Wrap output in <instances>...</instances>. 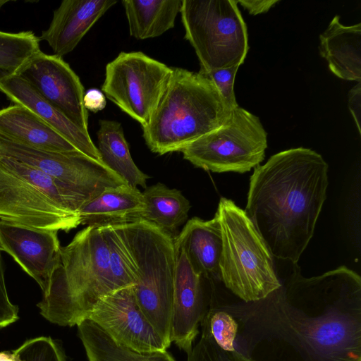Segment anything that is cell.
Returning a JSON list of instances; mask_svg holds the SVG:
<instances>
[{
	"mask_svg": "<svg viewBox=\"0 0 361 361\" xmlns=\"http://www.w3.org/2000/svg\"><path fill=\"white\" fill-rule=\"evenodd\" d=\"M210 304L235 320L241 361H361V278L345 266L311 278L296 270L258 301Z\"/></svg>",
	"mask_w": 361,
	"mask_h": 361,
	"instance_id": "obj_1",
	"label": "cell"
},
{
	"mask_svg": "<svg viewBox=\"0 0 361 361\" xmlns=\"http://www.w3.org/2000/svg\"><path fill=\"white\" fill-rule=\"evenodd\" d=\"M328 164L315 151L286 149L258 165L244 210L272 257L296 264L326 199Z\"/></svg>",
	"mask_w": 361,
	"mask_h": 361,
	"instance_id": "obj_2",
	"label": "cell"
},
{
	"mask_svg": "<svg viewBox=\"0 0 361 361\" xmlns=\"http://www.w3.org/2000/svg\"><path fill=\"white\" fill-rule=\"evenodd\" d=\"M118 251L137 305L169 347L171 343L174 239L142 220L99 228Z\"/></svg>",
	"mask_w": 361,
	"mask_h": 361,
	"instance_id": "obj_3",
	"label": "cell"
},
{
	"mask_svg": "<svg viewBox=\"0 0 361 361\" xmlns=\"http://www.w3.org/2000/svg\"><path fill=\"white\" fill-rule=\"evenodd\" d=\"M119 288L102 232L87 226L61 247L60 262L37 307L49 322L73 326L86 320L102 298Z\"/></svg>",
	"mask_w": 361,
	"mask_h": 361,
	"instance_id": "obj_4",
	"label": "cell"
},
{
	"mask_svg": "<svg viewBox=\"0 0 361 361\" xmlns=\"http://www.w3.org/2000/svg\"><path fill=\"white\" fill-rule=\"evenodd\" d=\"M214 82L204 73L174 67L142 136L151 152H180L189 143L219 128L228 118Z\"/></svg>",
	"mask_w": 361,
	"mask_h": 361,
	"instance_id": "obj_5",
	"label": "cell"
},
{
	"mask_svg": "<svg viewBox=\"0 0 361 361\" xmlns=\"http://www.w3.org/2000/svg\"><path fill=\"white\" fill-rule=\"evenodd\" d=\"M85 203L44 173L0 155V221L68 232L80 224Z\"/></svg>",
	"mask_w": 361,
	"mask_h": 361,
	"instance_id": "obj_6",
	"label": "cell"
},
{
	"mask_svg": "<svg viewBox=\"0 0 361 361\" xmlns=\"http://www.w3.org/2000/svg\"><path fill=\"white\" fill-rule=\"evenodd\" d=\"M215 215L222 235L221 281L241 301L262 300L281 285L273 257L244 210L221 197Z\"/></svg>",
	"mask_w": 361,
	"mask_h": 361,
	"instance_id": "obj_7",
	"label": "cell"
},
{
	"mask_svg": "<svg viewBox=\"0 0 361 361\" xmlns=\"http://www.w3.org/2000/svg\"><path fill=\"white\" fill-rule=\"evenodd\" d=\"M180 13L185 39L195 51L200 72L244 63L248 35L236 0H183Z\"/></svg>",
	"mask_w": 361,
	"mask_h": 361,
	"instance_id": "obj_8",
	"label": "cell"
},
{
	"mask_svg": "<svg viewBox=\"0 0 361 361\" xmlns=\"http://www.w3.org/2000/svg\"><path fill=\"white\" fill-rule=\"evenodd\" d=\"M267 133L258 116L238 106L219 128L180 152L195 166L216 173H245L264 160Z\"/></svg>",
	"mask_w": 361,
	"mask_h": 361,
	"instance_id": "obj_9",
	"label": "cell"
},
{
	"mask_svg": "<svg viewBox=\"0 0 361 361\" xmlns=\"http://www.w3.org/2000/svg\"><path fill=\"white\" fill-rule=\"evenodd\" d=\"M171 72V67L142 51H122L106 64L102 90L142 127L152 115Z\"/></svg>",
	"mask_w": 361,
	"mask_h": 361,
	"instance_id": "obj_10",
	"label": "cell"
},
{
	"mask_svg": "<svg viewBox=\"0 0 361 361\" xmlns=\"http://www.w3.org/2000/svg\"><path fill=\"white\" fill-rule=\"evenodd\" d=\"M0 155L37 169L87 202L104 190L126 184L103 162L82 152H58L19 144L0 136Z\"/></svg>",
	"mask_w": 361,
	"mask_h": 361,
	"instance_id": "obj_11",
	"label": "cell"
},
{
	"mask_svg": "<svg viewBox=\"0 0 361 361\" xmlns=\"http://www.w3.org/2000/svg\"><path fill=\"white\" fill-rule=\"evenodd\" d=\"M176 266L173 278L171 342L187 355L200 333L214 289V281L193 268L183 245L174 240Z\"/></svg>",
	"mask_w": 361,
	"mask_h": 361,
	"instance_id": "obj_12",
	"label": "cell"
},
{
	"mask_svg": "<svg viewBox=\"0 0 361 361\" xmlns=\"http://www.w3.org/2000/svg\"><path fill=\"white\" fill-rule=\"evenodd\" d=\"M87 319L117 343L131 350L144 353L164 351L169 348L139 307L133 286L115 290L102 298Z\"/></svg>",
	"mask_w": 361,
	"mask_h": 361,
	"instance_id": "obj_13",
	"label": "cell"
},
{
	"mask_svg": "<svg viewBox=\"0 0 361 361\" xmlns=\"http://www.w3.org/2000/svg\"><path fill=\"white\" fill-rule=\"evenodd\" d=\"M18 75L69 120L88 132V111L83 105L84 87L62 57L39 51Z\"/></svg>",
	"mask_w": 361,
	"mask_h": 361,
	"instance_id": "obj_14",
	"label": "cell"
},
{
	"mask_svg": "<svg viewBox=\"0 0 361 361\" xmlns=\"http://www.w3.org/2000/svg\"><path fill=\"white\" fill-rule=\"evenodd\" d=\"M0 247L36 281L46 295L60 262L58 231L0 221Z\"/></svg>",
	"mask_w": 361,
	"mask_h": 361,
	"instance_id": "obj_15",
	"label": "cell"
},
{
	"mask_svg": "<svg viewBox=\"0 0 361 361\" xmlns=\"http://www.w3.org/2000/svg\"><path fill=\"white\" fill-rule=\"evenodd\" d=\"M115 0H64L54 11L39 40L46 41L59 57L71 52Z\"/></svg>",
	"mask_w": 361,
	"mask_h": 361,
	"instance_id": "obj_16",
	"label": "cell"
},
{
	"mask_svg": "<svg viewBox=\"0 0 361 361\" xmlns=\"http://www.w3.org/2000/svg\"><path fill=\"white\" fill-rule=\"evenodd\" d=\"M0 91L15 104L24 106L33 112L80 152L102 161L100 154L89 132L69 120L22 78L16 75L0 80Z\"/></svg>",
	"mask_w": 361,
	"mask_h": 361,
	"instance_id": "obj_17",
	"label": "cell"
},
{
	"mask_svg": "<svg viewBox=\"0 0 361 361\" xmlns=\"http://www.w3.org/2000/svg\"><path fill=\"white\" fill-rule=\"evenodd\" d=\"M0 136L37 149L80 152L33 112L18 104L0 109Z\"/></svg>",
	"mask_w": 361,
	"mask_h": 361,
	"instance_id": "obj_18",
	"label": "cell"
},
{
	"mask_svg": "<svg viewBox=\"0 0 361 361\" xmlns=\"http://www.w3.org/2000/svg\"><path fill=\"white\" fill-rule=\"evenodd\" d=\"M319 53L330 71L345 80L361 81V23L344 25L335 16L319 35Z\"/></svg>",
	"mask_w": 361,
	"mask_h": 361,
	"instance_id": "obj_19",
	"label": "cell"
},
{
	"mask_svg": "<svg viewBox=\"0 0 361 361\" xmlns=\"http://www.w3.org/2000/svg\"><path fill=\"white\" fill-rule=\"evenodd\" d=\"M144 209L142 192L127 184L109 188L78 210L80 224L101 228L140 220Z\"/></svg>",
	"mask_w": 361,
	"mask_h": 361,
	"instance_id": "obj_20",
	"label": "cell"
},
{
	"mask_svg": "<svg viewBox=\"0 0 361 361\" xmlns=\"http://www.w3.org/2000/svg\"><path fill=\"white\" fill-rule=\"evenodd\" d=\"M174 240L185 249L194 269L213 281H221L222 235L217 216L208 221L190 219Z\"/></svg>",
	"mask_w": 361,
	"mask_h": 361,
	"instance_id": "obj_21",
	"label": "cell"
},
{
	"mask_svg": "<svg viewBox=\"0 0 361 361\" xmlns=\"http://www.w3.org/2000/svg\"><path fill=\"white\" fill-rule=\"evenodd\" d=\"M97 137V147L102 161L127 185L146 188L149 176L133 161L121 123L113 120H99Z\"/></svg>",
	"mask_w": 361,
	"mask_h": 361,
	"instance_id": "obj_22",
	"label": "cell"
},
{
	"mask_svg": "<svg viewBox=\"0 0 361 361\" xmlns=\"http://www.w3.org/2000/svg\"><path fill=\"white\" fill-rule=\"evenodd\" d=\"M142 195L144 209L140 220L156 226L175 239L177 229L188 218L189 200L180 191L160 183L146 188Z\"/></svg>",
	"mask_w": 361,
	"mask_h": 361,
	"instance_id": "obj_23",
	"label": "cell"
},
{
	"mask_svg": "<svg viewBox=\"0 0 361 361\" xmlns=\"http://www.w3.org/2000/svg\"><path fill=\"white\" fill-rule=\"evenodd\" d=\"M182 1H122L130 36L137 39L154 38L173 28Z\"/></svg>",
	"mask_w": 361,
	"mask_h": 361,
	"instance_id": "obj_24",
	"label": "cell"
},
{
	"mask_svg": "<svg viewBox=\"0 0 361 361\" xmlns=\"http://www.w3.org/2000/svg\"><path fill=\"white\" fill-rule=\"evenodd\" d=\"M77 326L88 361H176L167 350L141 353L119 345L92 321Z\"/></svg>",
	"mask_w": 361,
	"mask_h": 361,
	"instance_id": "obj_25",
	"label": "cell"
},
{
	"mask_svg": "<svg viewBox=\"0 0 361 361\" xmlns=\"http://www.w3.org/2000/svg\"><path fill=\"white\" fill-rule=\"evenodd\" d=\"M39 37L32 31H0V80L16 75L39 51Z\"/></svg>",
	"mask_w": 361,
	"mask_h": 361,
	"instance_id": "obj_26",
	"label": "cell"
},
{
	"mask_svg": "<svg viewBox=\"0 0 361 361\" xmlns=\"http://www.w3.org/2000/svg\"><path fill=\"white\" fill-rule=\"evenodd\" d=\"M201 331L208 334L223 350L234 352L237 334L235 320L226 311L210 304L209 310L200 324Z\"/></svg>",
	"mask_w": 361,
	"mask_h": 361,
	"instance_id": "obj_27",
	"label": "cell"
},
{
	"mask_svg": "<svg viewBox=\"0 0 361 361\" xmlns=\"http://www.w3.org/2000/svg\"><path fill=\"white\" fill-rule=\"evenodd\" d=\"M14 350L20 361H66L61 347L49 337L27 340Z\"/></svg>",
	"mask_w": 361,
	"mask_h": 361,
	"instance_id": "obj_28",
	"label": "cell"
},
{
	"mask_svg": "<svg viewBox=\"0 0 361 361\" xmlns=\"http://www.w3.org/2000/svg\"><path fill=\"white\" fill-rule=\"evenodd\" d=\"M188 361H240L233 353L228 352L216 345L206 333L201 336L192 350L188 354Z\"/></svg>",
	"mask_w": 361,
	"mask_h": 361,
	"instance_id": "obj_29",
	"label": "cell"
},
{
	"mask_svg": "<svg viewBox=\"0 0 361 361\" xmlns=\"http://www.w3.org/2000/svg\"><path fill=\"white\" fill-rule=\"evenodd\" d=\"M238 66L224 68L204 73L216 85L226 107L231 111L238 106L234 93V81L237 74Z\"/></svg>",
	"mask_w": 361,
	"mask_h": 361,
	"instance_id": "obj_30",
	"label": "cell"
},
{
	"mask_svg": "<svg viewBox=\"0 0 361 361\" xmlns=\"http://www.w3.org/2000/svg\"><path fill=\"white\" fill-rule=\"evenodd\" d=\"M2 252L0 247V329L18 319V307L11 302L7 292Z\"/></svg>",
	"mask_w": 361,
	"mask_h": 361,
	"instance_id": "obj_31",
	"label": "cell"
},
{
	"mask_svg": "<svg viewBox=\"0 0 361 361\" xmlns=\"http://www.w3.org/2000/svg\"><path fill=\"white\" fill-rule=\"evenodd\" d=\"M348 107L355 122L359 134H361V82L353 87L348 92Z\"/></svg>",
	"mask_w": 361,
	"mask_h": 361,
	"instance_id": "obj_32",
	"label": "cell"
},
{
	"mask_svg": "<svg viewBox=\"0 0 361 361\" xmlns=\"http://www.w3.org/2000/svg\"><path fill=\"white\" fill-rule=\"evenodd\" d=\"M106 97L99 90L89 89L83 96V105L87 110L97 113L106 106Z\"/></svg>",
	"mask_w": 361,
	"mask_h": 361,
	"instance_id": "obj_33",
	"label": "cell"
},
{
	"mask_svg": "<svg viewBox=\"0 0 361 361\" xmlns=\"http://www.w3.org/2000/svg\"><path fill=\"white\" fill-rule=\"evenodd\" d=\"M237 4L242 6L250 15L267 13L279 0H236Z\"/></svg>",
	"mask_w": 361,
	"mask_h": 361,
	"instance_id": "obj_34",
	"label": "cell"
},
{
	"mask_svg": "<svg viewBox=\"0 0 361 361\" xmlns=\"http://www.w3.org/2000/svg\"><path fill=\"white\" fill-rule=\"evenodd\" d=\"M0 361H20L15 350L0 352Z\"/></svg>",
	"mask_w": 361,
	"mask_h": 361,
	"instance_id": "obj_35",
	"label": "cell"
},
{
	"mask_svg": "<svg viewBox=\"0 0 361 361\" xmlns=\"http://www.w3.org/2000/svg\"><path fill=\"white\" fill-rule=\"evenodd\" d=\"M7 1H0V7L2 6V4L6 3Z\"/></svg>",
	"mask_w": 361,
	"mask_h": 361,
	"instance_id": "obj_36",
	"label": "cell"
}]
</instances>
